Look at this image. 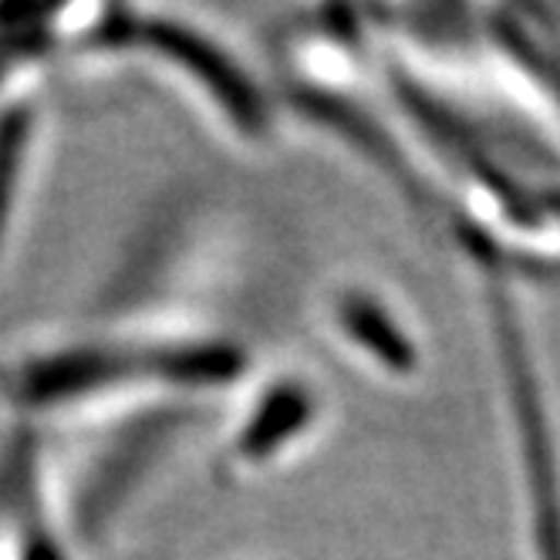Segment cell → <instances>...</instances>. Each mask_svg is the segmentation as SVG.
Here are the masks:
<instances>
[{"instance_id":"obj_1","label":"cell","mask_w":560,"mask_h":560,"mask_svg":"<svg viewBox=\"0 0 560 560\" xmlns=\"http://www.w3.org/2000/svg\"><path fill=\"white\" fill-rule=\"evenodd\" d=\"M136 37H142L152 55H159L183 78H189V85H196L210 105H220L223 122L236 132V139L264 136V102L254 92L250 78L226 58V51H220L192 27L173 21H145L136 27Z\"/></svg>"},{"instance_id":"obj_2","label":"cell","mask_w":560,"mask_h":560,"mask_svg":"<svg viewBox=\"0 0 560 560\" xmlns=\"http://www.w3.org/2000/svg\"><path fill=\"white\" fill-rule=\"evenodd\" d=\"M314 416H317V398L304 382L298 378L270 382L250 402V412H244V419H240L230 439V459L244 469L273 463V456H280L291 443L304 439Z\"/></svg>"},{"instance_id":"obj_3","label":"cell","mask_w":560,"mask_h":560,"mask_svg":"<svg viewBox=\"0 0 560 560\" xmlns=\"http://www.w3.org/2000/svg\"><path fill=\"white\" fill-rule=\"evenodd\" d=\"M331 328L369 365L388 375H409L416 369V345L385 294L365 284H345L331 294Z\"/></svg>"},{"instance_id":"obj_4","label":"cell","mask_w":560,"mask_h":560,"mask_svg":"<svg viewBox=\"0 0 560 560\" xmlns=\"http://www.w3.org/2000/svg\"><path fill=\"white\" fill-rule=\"evenodd\" d=\"M31 136H34V122L27 105H14L11 112L0 115V236H4L11 223L14 199L21 192Z\"/></svg>"}]
</instances>
